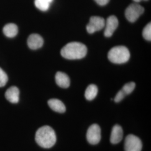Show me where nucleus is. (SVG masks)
<instances>
[{
	"label": "nucleus",
	"instance_id": "nucleus-22",
	"mask_svg": "<svg viewBox=\"0 0 151 151\" xmlns=\"http://www.w3.org/2000/svg\"><path fill=\"white\" fill-rule=\"evenodd\" d=\"M133 1H134L135 2H140L142 1H148V0H133Z\"/></svg>",
	"mask_w": 151,
	"mask_h": 151
},
{
	"label": "nucleus",
	"instance_id": "nucleus-21",
	"mask_svg": "<svg viewBox=\"0 0 151 151\" xmlns=\"http://www.w3.org/2000/svg\"><path fill=\"white\" fill-rule=\"evenodd\" d=\"M98 5L100 6L106 5L110 0H95Z\"/></svg>",
	"mask_w": 151,
	"mask_h": 151
},
{
	"label": "nucleus",
	"instance_id": "nucleus-1",
	"mask_svg": "<svg viewBox=\"0 0 151 151\" xmlns=\"http://www.w3.org/2000/svg\"><path fill=\"white\" fill-rule=\"evenodd\" d=\"M87 52L86 46L79 42H70L62 49L60 54L67 60H80L86 56Z\"/></svg>",
	"mask_w": 151,
	"mask_h": 151
},
{
	"label": "nucleus",
	"instance_id": "nucleus-20",
	"mask_svg": "<svg viewBox=\"0 0 151 151\" xmlns=\"http://www.w3.org/2000/svg\"><path fill=\"white\" fill-rule=\"evenodd\" d=\"M126 95H125L124 92H123V91L121 90H120L117 94L116 95L115 97L114 98V101L115 103H119L120 101H121L123 99H124L125 96Z\"/></svg>",
	"mask_w": 151,
	"mask_h": 151
},
{
	"label": "nucleus",
	"instance_id": "nucleus-14",
	"mask_svg": "<svg viewBox=\"0 0 151 151\" xmlns=\"http://www.w3.org/2000/svg\"><path fill=\"white\" fill-rule=\"evenodd\" d=\"M3 32L8 38H14L18 32V28L14 24H8L3 29Z\"/></svg>",
	"mask_w": 151,
	"mask_h": 151
},
{
	"label": "nucleus",
	"instance_id": "nucleus-11",
	"mask_svg": "<svg viewBox=\"0 0 151 151\" xmlns=\"http://www.w3.org/2000/svg\"><path fill=\"white\" fill-rule=\"evenodd\" d=\"M6 99L10 103L16 104L19 101V90L16 86L9 88L5 93Z\"/></svg>",
	"mask_w": 151,
	"mask_h": 151
},
{
	"label": "nucleus",
	"instance_id": "nucleus-7",
	"mask_svg": "<svg viewBox=\"0 0 151 151\" xmlns=\"http://www.w3.org/2000/svg\"><path fill=\"white\" fill-rule=\"evenodd\" d=\"M105 25V21L103 17L100 16H92L89 23L87 25V31L90 34H93L103 29Z\"/></svg>",
	"mask_w": 151,
	"mask_h": 151
},
{
	"label": "nucleus",
	"instance_id": "nucleus-5",
	"mask_svg": "<svg viewBox=\"0 0 151 151\" xmlns=\"http://www.w3.org/2000/svg\"><path fill=\"white\" fill-rule=\"evenodd\" d=\"M142 143L140 139L133 134L128 135L124 142L125 151H141Z\"/></svg>",
	"mask_w": 151,
	"mask_h": 151
},
{
	"label": "nucleus",
	"instance_id": "nucleus-17",
	"mask_svg": "<svg viewBox=\"0 0 151 151\" xmlns=\"http://www.w3.org/2000/svg\"><path fill=\"white\" fill-rule=\"evenodd\" d=\"M135 87V83L133 82H130L127 83L125 85H124L122 90L124 92L125 95H128L133 91Z\"/></svg>",
	"mask_w": 151,
	"mask_h": 151
},
{
	"label": "nucleus",
	"instance_id": "nucleus-10",
	"mask_svg": "<svg viewBox=\"0 0 151 151\" xmlns=\"http://www.w3.org/2000/svg\"><path fill=\"white\" fill-rule=\"evenodd\" d=\"M123 137V130L121 126L118 124L114 125L111 130V135H110V142L113 144L116 145L120 143Z\"/></svg>",
	"mask_w": 151,
	"mask_h": 151
},
{
	"label": "nucleus",
	"instance_id": "nucleus-6",
	"mask_svg": "<svg viewBox=\"0 0 151 151\" xmlns=\"http://www.w3.org/2000/svg\"><path fill=\"white\" fill-rule=\"evenodd\" d=\"M87 140L92 145L98 144L101 140V129L99 125H91L87 130L86 134Z\"/></svg>",
	"mask_w": 151,
	"mask_h": 151
},
{
	"label": "nucleus",
	"instance_id": "nucleus-15",
	"mask_svg": "<svg viewBox=\"0 0 151 151\" xmlns=\"http://www.w3.org/2000/svg\"><path fill=\"white\" fill-rule=\"evenodd\" d=\"M98 93L97 87L93 84H91L87 87L86 90L85 96V98L88 101L93 100L97 96Z\"/></svg>",
	"mask_w": 151,
	"mask_h": 151
},
{
	"label": "nucleus",
	"instance_id": "nucleus-12",
	"mask_svg": "<svg viewBox=\"0 0 151 151\" xmlns=\"http://www.w3.org/2000/svg\"><path fill=\"white\" fill-rule=\"evenodd\" d=\"M55 82L59 86L66 88L70 85V80L68 76L62 72H58L55 75Z\"/></svg>",
	"mask_w": 151,
	"mask_h": 151
},
{
	"label": "nucleus",
	"instance_id": "nucleus-19",
	"mask_svg": "<svg viewBox=\"0 0 151 151\" xmlns=\"http://www.w3.org/2000/svg\"><path fill=\"white\" fill-rule=\"evenodd\" d=\"M8 81V77L5 72L0 68V87L5 86Z\"/></svg>",
	"mask_w": 151,
	"mask_h": 151
},
{
	"label": "nucleus",
	"instance_id": "nucleus-13",
	"mask_svg": "<svg viewBox=\"0 0 151 151\" xmlns=\"http://www.w3.org/2000/svg\"><path fill=\"white\" fill-rule=\"evenodd\" d=\"M49 106L52 109L53 111L59 113H63L65 111L66 108L65 104L60 100L56 99H52L49 100L48 102Z\"/></svg>",
	"mask_w": 151,
	"mask_h": 151
},
{
	"label": "nucleus",
	"instance_id": "nucleus-4",
	"mask_svg": "<svg viewBox=\"0 0 151 151\" xmlns=\"http://www.w3.org/2000/svg\"><path fill=\"white\" fill-rule=\"evenodd\" d=\"M144 11L145 9L142 6L137 4H132L125 10V15L129 22H134L137 20Z\"/></svg>",
	"mask_w": 151,
	"mask_h": 151
},
{
	"label": "nucleus",
	"instance_id": "nucleus-2",
	"mask_svg": "<svg viewBox=\"0 0 151 151\" xmlns=\"http://www.w3.org/2000/svg\"><path fill=\"white\" fill-rule=\"evenodd\" d=\"M57 138L54 130L45 125L40 128L35 134V140L39 146L44 148H50L54 146Z\"/></svg>",
	"mask_w": 151,
	"mask_h": 151
},
{
	"label": "nucleus",
	"instance_id": "nucleus-16",
	"mask_svg": "<svg viewBox=\"0 0 151 151\" xmlns=\"http://www.w3.org/2000/svg\"><path fill=\"white\" fill-rule=\"evenodd\" d=\"M53 0H35V5L41 11H47Z\"/></svg>",
	"mask_w": 151,
	"mask_h": 151
},
{
	"label": "nucleus",
	"instance_id": "nucleus-8",
	"mask_svg": "<svg viewBox=\"0 0 151 151\" xmlns=\"http://www.w3.org/2000/svg\"><path fill=\"white\" fill-rule=\"evenodd\" d=\"M119 22L117 17L114 15L109 16L105 22V29L104 32V35L106 37L109 38L111 37L115 30L118 27Z\"/></svg>",
	"mask_w": 151,
	"mask_h": 151
},
{
	"label": "nucleus",
	"instance_id": "nucleus-3",
	"mask_svg": "<svg viewBox=\"0 0 151 151\" xmlns=\"http://www.w3.org/2000/svg\"><path fill=\"white\" fill-rule=\"evenodd\" d=\"M128 49L124 46H116L111 49L108 53V59L112 63L122 64L128 62L130 58Z\"/></svg>",
	"mask_w": 151,
	"mask_h": 151
},
{
	"label": "nucleus",
	"instance_id": "nucleus-9",
	"mask_svg": "<svg viewBox=\"0 0 151 151\" xmlns=\"http://www.w3.org/2000/svg\"><path fill=\"white\" fill-rule=\"evenodd\" d=\"M43 43L42 37L37 34H31L27 39V45L30 48L33 50L41 48Z\"/></svg>",
	"mask_w": 151,
	"mask_h": 151
},
{
	"label": "nucleus",
	"instance_id": "nucleus-18",
	"mask_svg": "<svg viewBox=\"0 0 151 151\" xmlns=\"http://www.w3.org/2000/svg\"><path fill=\"white\" fill-rule=\"evenodd\" d=\"M143 37L148 41L151 40V24L150 22L146 25L143 30Z\"/></svg>",
	"mask_w": 151,
	"mask_h": 151
}]
</instances>
